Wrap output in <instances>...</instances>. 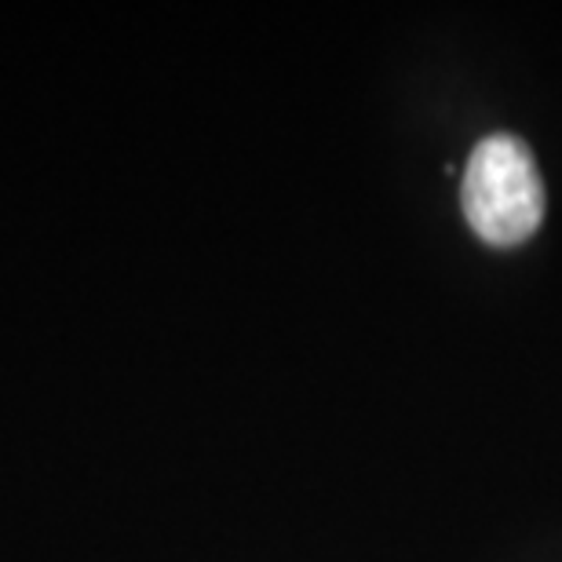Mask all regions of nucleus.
Masks as SVG:
<instances>
[{
    "label": "nucleus",
    "instance_id": "1",
    "mask_svg": "<svg viewBox=\"0 0 562 562\" xmlns=\"http://www.w3.org/2000/svg\"><path fill=\"white\" fill-rule=\"evenodd\" d=\"M460 205L486 245L512 249L530 241L544 220V183L530 146L512 132L475 143L460 179Z\"/></svg>",
    "mask_w": 562,
    "mask_h": 562
}]
</instances>
